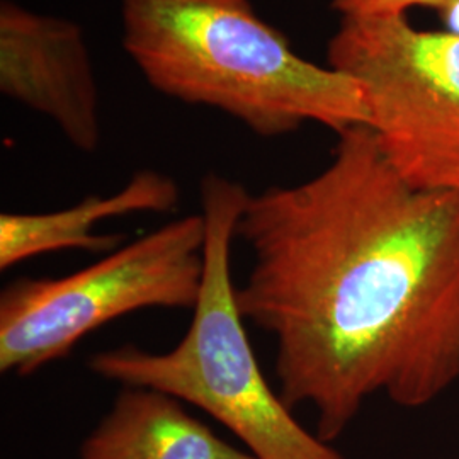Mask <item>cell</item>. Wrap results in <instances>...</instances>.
<instances>
[{
  "label": "cell",
  "instance_id": "obj_1",
  "mask_svg": "<svg viewBox=\"0 0 459 459\" xmlns=\"http://www.w3.org/2000/svg\"><path fill=\"white\" fill-rule=\"evenodd\" d=\"M337 136L316 176L250 195L235 231L238 312L330 444L375 394L420 409L459 383V193L405 181L368 126Z\"/></svg>",
  "mask_w": 459,
  "mask_h": 459
},
{
  "label": "cell",
  "instance_id": "obj_7",
  "mask_svg": "<svg viewBox=\"0 0 459 459\" xmlns=\"http://www.w3.org/2000/svg\"><path fill=\"white\" fill-rule=\"evenodd\" d=\"M179 204V187L157 170L133 174L111 196H89L51 213L0 214V269H11L41 254L87 250L109 254L119 248L123 235H100L99 223L136 213H169Z\"/></svg>",
  "mask_w": 459,
  "mask_h": 459
},
{
  "label": "cell",
  "instance_id": "obj_8",
  "mask_svg": "<svg viewBox=\"0 0 459 459\" xmlns=\"http://www.w3.org/2000/svg\"><path fill=\"white\" fill-rule=\"evenodd\" d=\"M81 459H257L237 449L182 407L148 388H123L87 436Z\"/></svg>",
  "mask_w": 459,
  "mask_h": 459
},
{
  "label": "cell",
  "instance_id": "obj_3",
  "mask_svg": "<svg viewBox=\"0 0 459 459\" xmlns=\"http://www.w3.org/2000/svg\"><path fill=\"white\" fill-rule=\"evenodd\" d=\"M248 193L220 174L201 181L204 276L181 342L167 352L123 345L94 354L91 373L123 388L170 394L212 415L257 459H347L301 426L269 381L247 335L231 281V244Z\"/></svg>",
  "mask_w": 459,
  "mask_h": 459
},
{
  "label": "cell",
  "instance_id": "obj_9",
  "mask_svg": "<svg viewBox=\"0 0 459 459\" xmlns=\"http://www.w3.org/2000/svg\"><path fill=\"white\" fill-rule=\"evenodd\" d=\"M411 7L451 13L459 7V0H332V9L341 17L407 16Z\"/></svg>",
  "mask_w": 459,
  "mask_h": 459
},
{
  "label": "cell",
  "instance_id": "obj_4",
  "mask_svg": "<svg viewBox=\"0 0 459 459\" xmlns=\"http://www.w3.org/2000/svg\"><path fill=\"white\" fill-rule=\"evenodd\" d=\"M206 218L189 214L64 278H21L0 295V373L30 377L85 335L145 308L195 310Z\"/></svg>",
  "mask_w": 459,
  "mask_h": 459
},
{
  "label": "cell",
  "instance_id": "obj_5",
  "mask_svg": "<svg viewBox=\"0 0 459 459\" xmlns=\"http://www.w3.org/2000/svg\"><path fill=\"white\" fill-rule=\"evenodd\" d=\"M327 58L364 87L368 128L394 170L419 189L459 193V31L342 17Z\"/></svg>",
  "mask_w": 459,
  "mask_h": 459
},
{
  "label": "cell",
  "instance_id": "obj_2",
  "mask_svg": "<svg viewBox=\"0 0 459 459\" xmlns=\"http://www.w3.org/2000/svg\"><path fill=\"white\" fill-rule=\"evenodd\" d=\"M121 30L148 85L263 138L307 123L337 134L369 125L361 83L298 55L252 0H123Z\"/></svg>",
  "mask_w": 459,
  "mask_h": 459
},
{
  "label": "cell",
  "instance_id": "obj_6",
  "mask_svg": "<svg viewBox=\"0 0 459 459\" xmlns=\"http://www.w3.org/2000/svg\"><path fill=\"white\" fill-rule=\"evenodd\" d=\"M0 92L47 116L77 150H98V79L77 22L2 0Z\"/></svg>",
  "mask_w": 459,
  "mask_h": 459
}]
</instances>
